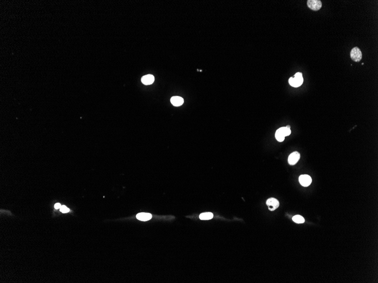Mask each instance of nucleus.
<instances>
[{"label": "nucleus", "instance_id": "1", "mask_svg": "<svg viewBox=\"0 0 378 283\" xmlns=\"http://www.w3.org/2000/svg\"><path fill=\"white\" fill-rule=\"evenodd\" d=\"M303 81L302 74L300 72L296 73L293 77L289 79V83L293 87H298L300 86Z\"/></svg>", "mask_w": 378, "mask_h": 283}, {"label": "nucleus", "instance_id": "2", "mask_svg": "<svg viewBox=\"0 0 378 283\" xmlns=\"http://www.w3.org/2000/svg\"><path fill=\"white\" fill-rule=\"evenodd\" d=\"M350 58L356 62H359L362 58V53L358 47H354L350 51Z\"/></svg>", "mask_w": 378, "mask_h": 283}, {"label": "nucleus", "instance_id": "3", "mask_svg": "<svg viewBox=\"0 0 378 283\" xmlns=\"http://www.w3.org/2000/svg\"><path fill=\"white\" fill-rule=\"evenodd\" d=\"M307 5L310 9L314 11L320 10L322 6V3L320 0H308Z\"/></svg>", "mask_w": 378, "mask_h": 283}, {"label": "nucleus", "instance_id": "4", "mask_svg": "<svg viewBox=\"0 0 378 283\" xmlns=\"http://www.w3.org/2000/svg\"><path fill=\"white\" fill-rule=\"evenodd\" d=\"M266 204L268 206L269 210L270 211H274L275 210H276L277 208L279 207L280 205L279 201L277 199L274 198H269L267 201Z\"/></svg>", "mask_w": 378, "mask_h": 283}, {"label": "nucleus", "instance_id": "5", "mask_svg": "<svg viewBox=\"0 0 378 283\" xmlns=\"http://www.w3.org/2000/svg\"><path fill=\"white\" fill-rule=\"evenodd\" d=\"M300 158V154L298 152H294L288 157V163L291 165H296Z\"/></svg>", "mask_w": 378, "mask_h": 283}, {"label": "nucleus", "instance_id": "6", "mask_svg": "<svg viewBox=\"0 0 378 283\" xmlns=\"http://www.w3.org/2000/svg\"><path fill=\"white\" fill-rule=\"evenodd\" d=\"M299 181L302 186L306 187L310 185L312 179L308 175H302L299 177Z\"/></svg>", "mask_w": 378, "mask_h": 283}, {"label": "nucleus", "instance_id": "7", "mask_svg": "<svg viewBox=\"0 0 378 283\" xmlns=\"http://www.w3.org/2000/svg\"><path fill=\"white\" fill-rule=\"evenodd\" d=\"M172 104L175 106H181L184 102V99L179 96H174L170 99Z\"/></svg>", "mask_w": 378, "mask_h": 283}, {"label": "nucleus", "instance_id": "8", "mask_svg": "<svg viewBox=\"0 0 378 283\" xmlns=\"http://www.w3.org/2000/svg\"><path fill=\"white\" fill-rule=\"evenodd\" d=\"M155 80V78L152 75H147L142 78V82L145 85L152 84Z\"/></svg>", "mask_w": 378, "mask_h": 283}, {"label": "nucleus", "instance_id": "9", "mask_svg": "<svg viewBox=\"0 0 378 283\" xmlns=\"http://www.w3.org/2000/svg\"><path fill=\"white\" fill-rule=\"evenodd\" d=\"M136 218L141 221H147L152 218V215L150 213H141L136 215Z\"/></svg>", "mask_w": 378, "mask_h": 283}, {"label": "nucleus", "instance_id": "10", "mask_svg": "<svg viewBox=\"0 0 378 283\" xmlns=\"http://www.w3.org/2000/svg\"><path fill=\"white\" fill-rule=\"evenodd\" d=\"M213 215L212 213H204L199 215V218L201 220H210L212 219Z\"/></svg>", "mask_w": 378, "mask_h": 283}, {"label": "nucleus", "instance_id": "11", "mask_svg": "<svg viewBox=\"0 0 378 283\" xmlns=\"http://www.w3.org/2000/svg\"><path fill=\"white\" fill-rule=\"evenodd\" d=\"M292 219H293V220L295 223H298V224L303 223L305 222V219L303 218V217H302V216H300V215H297L294 216L293 217Z\"/></svg>", "mask_w": 378, "mask_h": 283}, {"label": "nucleus", "instance_id": "12", "mask_svg": "<svg viewBox=\"0 0 378 283\" xmlns=\"http://www.w3.org/2000/svg\"><path fill=\"white\" fill-rule=\"evenodd\" d=\"M275 137L279 142H282L285 140V137L281 133V131L278 129L275 133Z\"/></svg>", "mask_w": 378, "mask_h": 283}, {"label": "nucleus", "instance_id": "13", "mask_svg": "<svg viewBox=\"0 0 378 283\" xmlns=\"http://www.w3.org/2000/svg\"><path fill=\"white\" fill-rule=\"evenodd\" d=\"M279 129H280L281 133L284 135V136L285 137L288 136L290 135L291 134V129L288 128L286 127H281V128H280Z\"/></svg>", "mask_w": 378, "mask_h": 283}, {"label": "nucleus", "instance_id": "14", "mask_svg": "<svg viewBox=\"0 0 378 283\" xmlns=\"http://www.w3.org/2000/svg\"><path fill=\"white\" fill-rule=\"evenodd\" d=\"M59 209H60V211L61 212L64 213H68L70 211L69 209H68V207L66 206H61V208Z\"/></svg>", "mask_w": 378, "mask_h": 283}, {"label": "nucleus", "instance_id": "15", "mask_svg": "<svg viewBox=\"0 0 378 283\" xmlns=\"http://www.w3.org/2000/svg\"><path fill=\"white\" fill-rule=\"evenodd\" d=\"M61 205L60 204H59V203H57V204H55V205H54V208H55L56 209H60V208H61Z\"/></svg>", "mask_w": 378, "mask_h": 283}, {"label": "nucleus", "instance_id": "16", "mask_svg": "<svg viewBox=\"0 0 378 283\" xmlns=\"http://www.w3.org/2000/svg\"><path fill=\"white\" fill-rule=\"evenodd\" d=\"M286 127H287L288 128H289V129H291V126H286Z\"/></svg>", "mask_w": 378, "mask_h": 283}]
</instances>
